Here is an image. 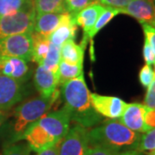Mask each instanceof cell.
<instances>
[{
  "instance_id": "obj_37",
  "label": "cell",
  "mask_w": 155,
  "mask_h": 155,
  "mask_svg": "<svg viewBox=\"0 0 155 155\" xmlns=\"http://www.w3.org/2000/svg\"><path fill=\"white\" fill-rule=\"evenodd\" d=\"M6 118H7V114H6L5 111L0 110V126L5 122Z\"/></svg>"
},
{
  "instance_id": "obj_18",
  "label": "cell",
  "mask_w": 155,
  "mask_h": 155,
  "mask_svg": "<svg viewBox=\"0 0 155 155\" xmlns=\"http://www.w3.org/2000/svg\"><path fill=\"white\" fill-rule=\"evenodd\" d=\"M85 48L78 45L74 40H69L61 47V61L71 65L83 66Z\"/></svg>"
},
{
  "instance_id": "obj_24",
  "label": "cell",
  "mask_w": 155,
  "mask_h": 155,
  "mask_svg": "<svg viewBox=\"0 0 155 155\" xmlns=\"http://www.w3.org/2000/svg\"><path fill=\"white\" fill-rule=\"evenodd\" d=\"M61 61V47L50 42L49 49L45 57V59L40 64L41 66L45 67L47 70L54 73H58L59 66Z\"/></svg>"
},
{
  "instance_id": "obj_22",
  "label": "cell",
  "mask_w": 155,
  "mask_h": 155,
  "mask_svg": "<svg viewBox=\"0 0 155 155\" xmlns=\"http://www.w3.org/2000/svg\"><path fill=\"white\" fill-rule=\"evenodd\" d=\"M118 14H120L119 9H116V8H113V7L105 6L104 10L103 11V12L101 13L99 17L97 18V22H96L94 26H93V28H91V30L87 35L86 40L87 41L91 40L99 32L102 28H104V26H106Z\"/></svg>"
},
{
  "instance_id": "obj_21",
  "label": "cell",
  "mask_w": 155,
  "mask_h": 155,
  "mask_svg": "<svg viewBox=\"0 0 155 155\" xmlns=\"http://www.w3.org/2000/svg\"><path fill=\"white\" fill-rule=\"evenodd\" d=\"M36 15L43 13H64L65 0H34Z\"/></svg>"
},
{
  "instance_id": "obj_4",
  "label": "cell",
  "mask_w": 155,
  "mask_h": 155,
  "mask_svg": "<svg viewBox=\"0 0 155 155\" xmlns=\"http://www.w3.org/2000/svg\"><path fill=\"white\" fill-rule=\"evenodd\" d=\"M35 5L16 14L0 17V40L19 34L32 33L35 20Z\"/></svg>"
},
{
  "instance_id": "obj_14",
  "label": "cell",
  "mask_w": 155,
  "mask_h": 155,
  "mask_svg": "<svg viewBox=\"0 0 155 155\" xmlns=\"http://www.w3.org/2000/svg\"><path fill=\"white\" fill-rule=\"evenodd\" d=\"M147 110V107L142 104H127L119 121L134 132L144 134V117Z\"/></svg>"
},
{
  "instance_id": "obj_9",
  "label": "cell",
  "mask_w": 155,
  "mask_h": 155,
  "mask_svg": "<svg viewBox=\"0 0 155 155\" xmlns=\"http://www.w3.org/2000/svg\"><path fill=\"white\" fill-rule=\"evenodd\" d=\"M91 99L95 110L110 119H119L127 106L123 100L116 97L91 93Z\"/></svg>"
},
{
  "instance_id": "obj_38",
  "label": "cell",
  "mask_w": 155,
  "mask_h": 155,
  "mask_svg": "<svg viewBox=\"0 0 155 155\" xmlns=\"http://www.w3.org/2000/svg\"><path fill=\"white\" fill-rule=\"evenodd\" d=\"M147 155H155V150H152V151H149V153H147Z\"/></svg>"
},
{
  "instance_id": "obj_6",
  "label": "cell",
  "mask_w": 155,
  "mask_h": 155,
  "mask_svg": "<svg viewBox=\"0 0 155 155\" xmlns=\"http://www.w3.org/2000/svg\"><path fill=\"white\" fill-rule=\"evenodd\" d=\"M33 49L32 33L14 35L0 40V57L19 58L31 61Z\"/></svg>"
},
{
  "instance_id": "obj_28",
  "label": "cell",
  "mask_w": 155,
  "mask_h": 155,
  "mask_svg": "<svg viewBox=\"0 0 155 155\" xmlns=\"http://www.w3.org/2000/svg\"><path fill=\"white\" fill-rule=\"evenodd\" d=\"M139 80L140 84L147 88L151 83L154 80V71L150 65L145 64L139 72Z\"/></svg>"
},
{
  "instance_id": "obj_27",
  "label": "cell",
  "mask_w": 155,
  "mask_h": 155,
  "mask_svg": "<svg viewBox=\"0 0 155 155\" xmlns=\"http://www.w3.org/2000/svg\"><path fill=\"white\" fill-rule=\"evenodd\" d=\"M137 150L140 152L155 150V128L141 134Z\"/></svg>"
},
{
  "instance_id": "obj_39",
  "label": "cell",
  "mask_w": 155,
  "mask_h": 155,
  "mask_svg": "<svg viewBox=\"0 0 155 155\" xmlns=\"http://www.w3.org/2000/svg\"><path fill=\"white\" fill-rule=\"evenodd\" d=\"M154 79H155V72H154Z\"/></svg>"
},
{
  "instance_id": "obj_16",
  "label": "cell",
  "mask_w": 155,
  "mask_h": 155,
  "mask_svg": "<svg viewBox=\"0 0 155 155\" xmlns=\"http://www.w3.org/2000/svg\"><path fill=\"white\" fill-rule=\"evenodd\" d=\"M34 84L40 96L50 97L55 92L59 85L58 73H54L39 65L34 76Z\"/></svg>"
},
{
  "instance_id": "obj_31",
  "label": "cell",
  "mask_w": 155,
  "mask_h": 155,
  "mask_svg": "<svg viewBox=\"0 0 155 155\" xmlns=\"http://www.w3.org/2000/svg\"><path fill=\"white\" fill-rule=\"evenodd\" d=\"M153 128H155V109L147 108L144 117L145 133Z\"/></svg>"
},
{
  "instance_id": "obj_12",
  "label": "cell",
  "mask_w": 155,
  "mask_h": 155,
  "mask_svg": "<svg viewBox=\"0 0 155 155\" xmlns=\"http://www.w3.org/2000/svg\"><path fill=\"white\" fill-rule=\"evenodd\" d=\"M0 75L14 78L20 83H25L31 72L28 62L19 58L0 57Z\"/></svg>"
},
{
  "instance_id": "obj_40",
  "label": "cell",
  "mask_w": 155,
  "mask_h": 155,
  "mask_svg": "<svg viewBox=\"0 0 155 155\" xmlns=\"http://www.w3.org/2000/svg\"><path fill=\"white\" fill-rule=\"evenodd\" d=\"M154 2H155V0H154Z\"/></svg>"
},
{
  "instance_id": "obj_1",
  "label": "cell",
  "mask_w": 155,
  "mask_h": 155,
  "mask_svg": "<svg viewBox=\"0 0 155 155\" xmlns=\"http://www.w3.org/2000/svg\"><path fill=\"white\" fill-rule=\"evenodd\" d=\"M61 94L71 121L86 128L102 121V116L95 110L91 104V92L84 74L61 84Z\"/></svg>"
},
{
  "instance_id": "obj_11",
  "label": "cell",
  "mask_w": 155,
  "mask_h": 155,
  "mask_svg": "<svg viewBox=\"0 0 155 155\" xmlns=\"http://www.w3.org/2000/svg\"><path fill=\"white\" fill-rule=\"evenodd\" d=\"M22 140H26L31 151L35 152L36 153L59 143L52 136H50L36 122L32 123L25 130L22 134Z\"/></svg>"
},
{
  "instance_id": "obj_25",
  "label": "cell",
  "mask_w": 155,
  "mask_h": 155,
  "mask_svg": "<svg viewBox=\"0 0 155 155\" xmlns=\"http://www.w3.org/2000/svg\"><path fill=\"white\" fill-rule=\"evenodd\" d=\"M93 4H99L97 0H65V10L75 16L79 11Z\"/></svg>"
},
{
  "instance_id": "obj_13",
  "label": "cell",
  "mask_w": 155,
  "mask_h": 155,
  "mask_svg": "<svg viewBox=\"0 0 155 155\" xmlns=\"http://www.w3.org/2000/svg\"><path fill=\"white\" fill-rule=\"evenodd\" d=\"M78 25L75 22L74 16L68 12H64L61 15L58 27L49 36L50 42L61 47L67 41L75 40Z\"/></svg>"
},
{
  "instance_id": "obj_29",
  "label": "cell",
  "mask_w": 155,
  "mask_h": 155,
  "mask_svg": "<svg viewBox=\"0 0 155 155\" xmlns=\"http://www.w3.org/2000/svg\"><path fill=\"white\" fill-rule=\"evenodd\" d=\"M144 105L149 109H155V79L147 87L144 98Z\"/></svg>"
},
{
  "instance_id": "obj_33",
  "label": "cell",
  "mask_w": 155,
  "mask_h": 155,
  "mask_svg": "<svg viewBox=\"0 0 155 155\" xmlns=\"http://www.w3.org/2000/svg\"><path fill=\"white\" fill-rule=\"evenodd\" d=\"M143 57H144V60L146 61V64L150 65V66L155 64L154 53H153L151 46L146 39H145L144 46H143Z\"/></svg>"
},
{
  "instance_id": "obj_10",
  "label": "cell",
  "mask_w": 155,
  "mask_h": 155,
  "mask_svg": "<svg viewBox=\"0 0 155 155\" xmlns=\"http://www.w3.org/2000/svg\"><path fill=\"white\" fill-rule=\"evenodd\" d=\"M120 13L127 14L135 18L140 24H149L155 28L154 0H131Z\"/></svg>"
},
{
  "instance_id": "obj_17",
  "label": "cell",
  "mask_w": 155,
  "mask_h": 155,
  "mask_svg": "<svg viewBox=\"0 0 155 155\" xmlns=\"http://www.w3.org/2000/svg\"><path fill=\"white\" fill-rule=\"evenodd\" d=\"M62 13H43L35 16L34 31L35 33L49 39L51 34L58 27Z\"/></svg>"
},
{
  "instance_id": "obj_34",
  "label": "cell",
  "mask_w": 155,
  "mask_h": 155,
  "mask_svg": "<svg viewBox=\"0 0 155 155\" xmlns=\"http://www.w3.org/2000/svg\"><path fill=\"white\" fill-rule=\"evenodd\" d=\"M97 1L103 5L121 10L125 6H127L131 0H97Z\"/></svg>"
},
{
  "instance_id": "obj_30",
  "label": "cell",
  "mask_w": 155,
  "mask_h": 155,
  "mask_svg": "<svg viewBox=\"0 0 155 155\" xmlns=\"http://www.w3.org/2000/svg\"><path fill=\"white\" fill-rule=\"evenodd\" d=\"M141 26H142L143 31H144L145 39L149 43L155 54V28L149 24H146V23L141 24Z\"/></svg>"
},
{
  "instance_id": "obj_3",
  "label": "cell",
  "mask_w": 155,
  "mask_h": 155,
  "mask_svg": "<svg viewBox=\"0 0 155 155\" xmlns=\"http://www.w3.org/2000/svg\"><path fill=\"white\" fill-rule=\"evenodd\" d=\"M59 95L60 91L56 90L50 97L40 96L27 100L17 106L13 112L14 119L11 125V143H16L22 140V134L25 130L32 123L38 121L41 116L48 113Z\"/></svg>"
},
{
  "instance_id": "obj_20",
  "label": "cell",
  "mask_w": 155,
  "mask_h": 155,
  "mask_svg": "<svg viewBox=\"0 0 155 155\" xmlns=\"http://www.w3.org/2000/svg\"><path fill=\"white\" fill-rule=\"evenodd\" d=\"M83 74V66L71 65L61 61L58 69L59 85H61L72 78L79 77Z\"/></svg>"
},
{
  "instance_id": "obj_8",
  "label": "cell",
  "mask_w": 155,
  "mask_h": 155,
  "mask_svg": "<svg viewBox=\"0 0 155 155\" xmlns=\"http://www.w3.org/2000/svg\"><path fill=\"white\" fill-rule=\"evenodd\" d=\"M24 97L22 84L14 78L0 75V110L6 111Z\"/></svg>"
},
{
  "instance_id": "obj_2",
  "label": "cell",
  "mask_w": 155,
  "mask_h": 155,
  "mask_svg": "<svg viewBox=\"0 0 155 155\" xmlns=\"http://www.w3.org/2000/svg\"><path fill=\"white\" fill-rule=\"evenodd\" d=\"M140 133L134 132L119 120L110 119L89 130L91 146H103L117 153L138 149Z\"/></svg>"
},
{
  "instance_id": "obj_7",
  "label": "cell",
  "mask_w": 155,
  "mask_h": 155,
  "mask_svg": "<svg viewBox=\"0 0 155 155\" xmlns=\"http://www.w3.org/2000/svg\"><path fill=\"white\" fill-rule=\"evenodd\" d=\"M70 122V116L65 107L59 110L47 113L36 121L39 125L58 142H60L68 132Z\"/></svg>"
},
{
  "instance_id": "obj_35",
  "label": "cell",
  "mask_w": 155,
  "mask_h": 155,
  "mask_svg": "<svg viewBox=\"0 0 155 155\" xmlns=\"http://www.w3.org/2000/svg\"><path fill=\"white\" fill-rule=\"evenodd\" d=\"M36 155H58V151H57V145L49 147L48 149L43 150L41 152H39Z\"/></svg>"
},
{
  "instance_id": "obj_36",
  "label": "cell",
  "mask_w": 155,
  "mask_h": 155,
  "mask_svg": "<svg viewBox=\"0 0 155 155\" xmlns=\"http://www.w3.org/2000/svg\"><path fill=\"white\" fill-rule=\"evenodd\" d=\"M116 155H143V153H142V152H140L139 150H129V151L117 153Z\"/></svg>"
},
{
  "instance_id": "obj_32",
  "label": "cell",
  "mask_w": 155,
  "mask_h": 155,
  "mask_svg": "<svg viewBox=\"0 0 155 155\" xmlns=\"http://www.w3.org/2000/svg\"><path fill=\"white\" fill-rule=\"evenodd\" d=\"M117 152L103 146H91L86 155H116Z\"/></svg>"
},
{
  "instance_id": "obj_5",
  "label": "cell",
  "mask_w": 155,
  "mask_h": 155,
  "mask_svg": "<svg viewBox=\"0 0 155 155\" xmlns=\"http://www.w3.org/2000/svg\"><path fill=\"white\" fill-rule=\"evenodd\" d=\"M90 147L88 128L76 124L57 144L58 155H86Z\"/></svg>"
},
{
  "instance_id": "obj_19",
  "label": "cell",
  "mask_w": 155,
  "mask_h": 155,
  "mask_svg": "<svg viewBox=\"0 0 155 155\" xmlns=\"http://www.w3.org/2000/svg\"><path fill=\"white\" fill-rule=\"evenodd\" d=\"M33 41V49L31 61L40 65L45 59L48 49H49L50 41L48 38L43 37L38 34L32 32Z\"/></svg>"
},
{
  "instance_id": "obj_26",
  "label": "cell",
  "mask_w": 155,
  "mask_h": 155,
  "mask_svg": "<svg viewBox=\"0 0 155 155\" xmlns=\"http://www.w3.org/2000/svg\"><path fill=\"white\" fill-rule=\"evenodd\" d=\"M31 149L28 143H10L4 148L2 155H30Z\"/></svg>"
},
{
  "instance_id": "obj_15",
  "label": "cell",
  "mask_w": 155,
  "mask_h": 155,
  "mask_svg": "<svg viewBox=\"0 0 155 155\" xmlns=\"http://www.w3.org/2000/svg\"><path fill=\"white\" fill-rule=\"evenodd\" d=\"M104 8L105 6L101 4H93L84 8L74 16L76 24L83 28V39L80 45L84 46V48L88 42V41L86 40L87 35L91 30V28H93L97 18L104 10Z\"/></svg>"
},
{
  "instance_id": "obj_23",
  "label": "cell",
  "mask_w": 155,
  "mask_h": 155,
  "mask_svg": "<svg viewBox=\"0 0 155 155\" xmlns=\"http://www.w3.org/2000/svg\"><path fill=\"white\" fill-rule=\"evenodd\" d=\"M33 5L34 0H0V17L16 14Z\"/></svg>"
}]
</instances>
